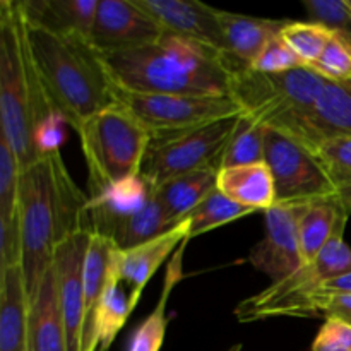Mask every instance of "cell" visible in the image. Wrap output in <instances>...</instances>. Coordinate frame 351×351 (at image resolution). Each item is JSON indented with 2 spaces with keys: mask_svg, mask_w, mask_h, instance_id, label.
Returning <instances> with one entry per match:
<instances>
[{
  "mask_svg": "<svg viewBox=\"0 0 351 351\" xmlns=\"http://www.w3.org/2000/svg\"><path fill=\"white\" fill-rule=\"evenodd\" d=\"M19 219L29 302L53 264L58 243L89 230V197L75 185L58 153L21 171Z\"/></svg>",
  "mask_w": 351,
  "mask_h": 351,
  "instance_id": "obj_1",
  "label": "cell"
},
{
  "mask_svg": "<svg viewBox=\"0 0 351 351\" xmlns=\"http://www.w3.org/2000/svg\"><path fill=\"white\" fill-rule=\"evenodd\" d=\"M101 58L120 91L211 98L232 91V72L221 51L167 31L154 43Z\"/></svg>",
  "mask_w": 351,
  "mask_h": 351,
  "instance_id": "obj_2",
  "label": "cell"
},
{
  "mask_svg": "<svg viewBox=\"0 0 351 351\" xmlns=\"http://www.w3.org/2000/svg\"><path fill=\"white\" fill-rule=\"evenodd\" d=\"M24 36L47 101L75 132L86 120L119 101L101 53L88 40L50 33L26 21Z\"/></svg>",
  "mask_w": 351,
  "mask_h": 351,
  "instance_id": "obj_3",
  "label": "cell"
},
{
  "mask_svg": "<svg viewBox=\"0 0 351 351\" xmlns=\"http://www.w3.org/2000/svg\"><path fill=\"white\" fill-rule=\"evenodd\" d=\"M34 72L24 19L14 0L0 2V134L21 163V170L40 161L36 129L53 115Z\"/></svg>",
  "mask_w": 351,
  "mask_h": 351,
  "instance_id": "obj_4",
  "label": "cell"
},
{
  "mask_svg": "<svg viewBox=\"0 0 351 351\" xmlns=\"http://www.w3.org/2000/svg\"><path fill=\"white\" fill-rule=\"evenodd\" d=\"M326 81L328 79L307 65L281 74L243 69L232 74L230 96L243 115L315 151L319 139L314 129V108L324 91Z\"/></svg>",
  "mask_w": 351,
  "mask_h": 351,
  "instance_id": "obj_5",
  "label": "cell"
},
{
  "mask_svg": "<svg viewBox=\"0 0 351 351\" xmlns=\"http://www.w3.org/2000/svg\"><path fill=\"white\" fill-rule=\"evenodd\" d=\"M77 136L88 165L89 199L139 175L151 139L149 130L122 101L86 120Z\"/></svg>",
  "mask_w": 351,
  "mask_h": 351,
  "instance_id": "obj_6",
  "label": "cell"
},
{
  "mask_svg": "<svg viewBox=\"0 0 351 351\" xmlns=\"http://www.w3.org/2000/svg\"><path fill=\"white\" fill-rule=\"evenodd\" d=\"M242 115V113H240ZM240 115L178 132L153 134L141 167V178L156 189L163 182L191 171L221 168V156Z\"/></svg>",
  "mask_w": 351,
  "mask_h": 351,
  "instance_id": "obj_7",
  "label": "cell"
},
{
  "mask_svg": "<svg viewBox=\"0 0 351 351\" xmlns=\"http://www.w3.org/2000/svg\"><path fill=\"white\" fill-rule=\"evenodd\" d=\"M264 161L273 173L276 204H308L338 195L319 154L280 130H266Z\"/></svg>",
  "mask_w": 351,
  "mask_h": 351,
  "instance_id": "obj_8",
  "label": "cell"
},
{
  "mask_svg": "<svg viewBox=\"0 0 351 351\" xmlns=\"http://www.w3.org/2000/svg\"><path fill=\"white\" fill-rule=\"evenodd\" d=\"M117 98L136 115L151 136L194 129L242 113L232 96L136 95L117 89Z\"/></svg>",
  "mask_w": 351,
  "mask_h": 351,
  "instance_id": "obj_9",
  "label": "cell"
},
{
  "mask_svg": "<svg viewBox=\"0 0 351 351\" xmlns=\"http://www.w3.org/2000/svg\"><path fill=\"white\" fill-rule=\"evenodd\" d=\"M163 34L160 23L136 0H99L89 43L99 53H115L154 43Z\"/></svg>",
  "mask_w": 351,
  "mask_h": 351,
  "instance_id": "obj_10",
  "label": "cell"
},
{
  "mask_svg": "<svg viewBox=\"0 0 351 351\" xmlns=\"http://www.w3.org/2000/svg\"><path fill=\"white\" fill-rule=\"evenodd\" d=\"M305 204H274L264 213L266 233L250 250L249 263L276 281L285 280L304 266L298 240V219Z\"/></svg>",
  "mask_w": 351,
  "mask_h": 351,
  "instance_id": "obj_11",
  "label": "cell"
},
{
  "mask_svg": "<svg viewBox=\"0 0 351 351\" xmlns=\"http://www.w3.org/2000/svg\"><path fill=\"white\" fill-rule=\"evenodd\" d=\"M91 232H79L58 243L53 257L58 298L69 351H82L84 324V263Z\"/></svg>",
  "mask_w": 351,
  "mask_h": 351,
  "instance_id": "obj_12",
  "label": "cell"
},
{
  "mask_svg": "<svg viewBox=\"0 0 351 351\" xmlns=\"http://www.w3.org/2000/svg\"><path fill=\"white\" fill-rule=\"evenodd\" d=\"M136 3L167 33L199 41L225 55V33L215 7L197 0H136Z\"/></svg>",
  "mask_w": 351,
  "mask_h": 351,
  "instance_id": "obj_13",
  "label": "cell"
},
{
  "mask_svg": "<svg viewBox=\"0 0 351 351\" xmlns=\"http://www.w3.org/2000/svg\"><path fill=\"white\" fill-rule=\"evenodd\" d=\"M185 240H189V219L182 221L175 228L168 230L163 235L146 243H141L134 249L115 250L113 266H115L123 287L129 290L134 308H136L147 281L154 276V273L160 269L168 256L177 250Z\"/></svg>",
  "mask_w": 351,
  "mask_h": 351,
  "instance_id": "obj_14",
  "label": "cell"
},
{
  "mask_svg": "<svg viewBox=\"0 0 351 351\" xmlns=\"http://www.w3.org/2000/svg\"><path fill=\"white\" fill-rule=\"evenodd\" d=\"M225 33V60L230 72L252 67L271 40L280 36L288 19H264L219 10Z\"/></svg>",
  "mask_w": 351,
  "mask_h": 351,
  "instance_id": "obj_15",
  "label": "cell"
},
{
  "mask_svg": "<svg viewBox=\"0 0 351 351\" xmlns=\"http://www.w3.org/2000/svg\"><path fill=\"white\" fill-rule=\"evenodd\" d=\"M153 189L136 175L119 182L89 199V230L112 240L120 226L129 221L149 201Z\"/></svg>",
  "mask_w": 351,
  "mask_h": 351,
  "instance_id": "obj_16",
  "label": "cell"
},
{
  "mask_svg": "<svg viewBox=\"0 0 351 351\" xmlns=\"http://www.w3.org/2000/svg\"><path fill=\"white\" fill-rule=\"evenodd\" d=\"M99 0H21L24 21L55 34L89 41Z\"/></svg>",
  "mask_w": 351,
  "mask_h": 351,
  "instance_id": "obj_17",
  "label": "cell"
},
{
  "mask_svg": "<svg viewBox=\"0 0 351 351\" xmlns=\"http://www.w3.org/2000/svg\"><path fill=\"white\" fill-rule=\"evenodd\" d=\"M31 302L23 267L0 269V351H29Z\"/></svg>",
  "mask_w": 351,
  "mask_h": 351,
  "instance_id": "obj_18",
  "label": "cell"
},
{
  "mask_svg": "<svg viewBox=\"0 0 351 351\" xmlns=\"http://www.w3.org/2000/svg\"><path fill=\"white\" fill-rule=\"evenodd\" d=\"M29 351H69L53 264L31 300Z\"/></svg>",
  "mask_w": 351,
  "mask_h": 351,
  "instance_id": "obj_19",
  "label": "cell"
},
{
  "mask_svg": "<svg viewBox=\"0 0 351 351\" xmlns=\"http://www.w3.org/2000/svg\"><path fill=\"white\" fill-rule=\"evenodd\" d=\"M117 245L106 237L91 233L84 263V324H82V351H96L95 322L99 302L105 293L113 266Z\"/></svg>",
  "mask_w": 351,
  "mask_h": 351,
  "instance_id": "obj_20",
  "label": "cell"
},
{
  "mask_svg": "<svg viewBox=\"0 0 351 351\" xmlns=\"http://www.w3.org/2000/svg\"><path fill=\"white\" fill-rule=\"evenodd\" d=\"M350 213L338 197L319 199L305 204L298 219L302 263L311 264L322 247L336 235H343Z\"/></svg>",
  "mask_w": 351,
  "mask_h": 351,
  "instance_id": "obj_21",
  "label": "cell"
},
{
  "mask_svg": "<svg viewBox=\"0 0 351 351\" xmlns=\"http://www.w3.org/2000/svg\"><path fill=\"white\" fill-rule=\"evenodd\" d=\"M218 191L252 211L266 213L276 204L273 173L266 161L221 168L218 173Z\"/></svg>",
  "mask_w": 351,
  "mask_h": 351,
  "instance_id": "obj_22",
  "label": "cell"
},
{
  "mask_svg": "<svg viewBox=\"0 0 351 351\" xmlns=\"http://www.w3.org/2000/svg\"><path fill=\"white\" fill-rule=\"evenodd\" d=\"M218 173L216 168L191 171L180 177L170 178L153 189L158 201L163 206L171 226L180 225L191 216V213L218 189Z\"/></svg>",
  "mask_w": 351,
  "mask_h": 351,
  "instance_id": "obj_23",
  "label": "cell"
},
{
  "mask_svg": "<svg viewBox=\"0 0 351 351\" xmlns=\"http://www.w3.org/2000/svg\"><path fill=\"white\" fill-rule=\"evenodd\" d=\"M189 240H185L177 250H175L173 257L168 263L167 273H165L163 280V291L158 300L156 307L153 308L149 315L137 326L134 331L132 339L129 343V350L127 351H160L163 346L165 336H167V305L170 300V295L173 288L180 283L182 276H184V254L185 247H187Z\"/></svg>",
  "mask_w": 351,
  "mask_h": 351,
  "instance_id": "obj_24",
  "label": "cell"
},
{
  "mask_svg": "<svg viewBox=\"0 0 351 351\" xmlns=\"http://www.w3.org/2000/svg\"><path fill=\"white\" fill-rule=\"evenodd\" d=\"M115 257V256H113ZM115 266H112L105 293L99 302L95 322V346L96 351H108L115 341L120 329L125 326L127 319L132 315L134 307L130 302V293L125 287L122 288Z\"/></svg>",
  "mask_w": 351,
  "mask_h": 351,
  "instance_id": "obj_25",
  "label": "cell"
},
{
  "mask_svg": "<svg viewBox=\"0 0 351 351\" xmlns=\"http://www.w3.org/2000/svg\"><path fill=\"white\" fill-rule=\"evenodd\" d=\"M314 129L319 144L328 137H351V79L326 81L314 108Z\"/></svg>",
  "mask_w": 351,
  "mask_h": 351,
  "instance_id": "obj_26",
  "label": "cell"
},
{
  "mask_svg": "<svg viewBox=\"0 0 351 351\" xmlns=\"http://www.w3.org/2000/svg\"><path fill=\"white\" fill-rule=\"evenodd\" d=\"M171 228H175V226H171L163 206L158 201L156 194L153 191L149 201L129 221H125L120 226V230L115 233L112 242L115 243L117 249L129 250L141 245V243H146L149 240L156 239V237L163 235V233H167Z\"/></svg>",
  "mask_w": 351,
  "mask_h": 351,
  "instance_id": "obj_27",
  "label": "cell"
},
{
  "mask_svg": "<svg viewBox=\"0 0 351 351\" xmlns=\"http://www.w3.org/2000/svg\"><path fill=\"white\" fill-rule=\"evenodd\" d=\"M266 130L267 127L242 113L235 132L221 156V168L263 163L264 149H266Z\"/></svg>",
  "mask_w": 351,
  "mask_h": 351,
  "instance_id": "obj_28",
  "label": "cell"
},
{
  "mask_svg": "<svg viewBox=\"0 0 351 351\" xmlns=\"http://www.w3.org/2000/svg\"><path fill=\"white\" fill-rule=\"evenodd\" d=\"M252 209L237 204L218 189L213 191L189 216V240L252 215Z\"/></svg>",
  "mask_w": 351,
  "mask_h": 351,
  "instance_id": "obj_29",
  "label": "cell"
},
{
  "mask_svg": "<svg viewBox=\"0 0 351 351\" xmlns=\"http://www.w3.org/2000/svg\"><path fill=\"white\" fill-rule=\"evenodd\" d=\"M322 163L335 182L338 195L346 211L351 215V137L336 136L328 137L315 149Z\"/></svg>",
  "mask_w": 351,
  "mask_h": 351,
  "instance_id": "obj_30",
  "label": "cell"
},
{
  "mask_svg": "<svg viewBox=\"0 0 351 351\" xmlns=\"http://www.w3.org/2000/svg\"><path fill=\"white\" fill-rule=\"evenodd\" d=\"M332 31L328 27L321 26L307 21H288L287 26L281 31V38L288 43V47L298 55L304 65H312L319 57H321L322 50L331 40Z\"/></svg>",
  "mask_w": 351,
  "mask_h": 351,
  "instance_id": "obj_31",
  "label": "cell"
},
{
  "mask_svg": "<svg viewBox=\"0 0 351 351\" xmlns=\"http://www.w3.org/2000/svg\"><path fill=\"white\" fill-rule=\"evenodd\" d=\"M314 72L328 81H348L351 79V40L335 33L322 50L321 57L308 65Z\"/></svg>",
  "mask_w": 351,
  "mask_h": 351,
  "instance_id": "obj_32",
  "label": "cell"
},
{
  "mask_svg": "<svg viewBox=\"0 0 351 351\" xmlns=\"http://www.w3.org/2000/svg\"><path fill=\"white\" fill-rule=\"evenodd\" d=\"M302 3L311 23L321 24L351 40V10L346 0H304Z\"/></svg>",
  "mask_w": 351,
  "mask_h": 351,
  "instance_id": "obj_33",
  "label": "cell"
},
{
  "mask_svg": "<svg viewBox=\"0 0 351 351\" xmlns=\"http://www.w3.org/2000/svg\"><path fill=\"white\" fill-rule=\"evenodd\" d=\"M298 67H304V62L288 47L287 41L280 34V36L269 41V45L254 60L250 69L257 72H264V74H281V72H290Z\"/></svg>",
  "mask_w": 351,
  "mask_h": 351,
  "instance_id": "obj_34",
  "label": "cell"
},
{
  "mask_svg": "<svg viewBox=\"0 0 351 351\" xmlns=\"http://www.w3.org/2000/svg\"><path fill=\"white\" fill-rule=\"evenodd\" d=\"M312 351H351V326L339 319L328 317L311 346Z\"/></svg>",
  "mask_w": 351,
  "mask_h": 351,
  "instance_id": "obj_35",
  "label": "cell"
},
{
  "mask_svg": "<svg viewBox=\"0 0 351 351\" xmlns=\"http://www.w3.org/2000/svg\"><path fill=\"white\" fill-rule=\"evenodd\" d=\"M65 125L67 122L58 113H53L38 127L34 134V144H36V153L40 160L60 151L65 139Z\"/></svg>",
  "mask_w": 351,
  "mask_h": 351,
  "instance_id": "obj_36",
  "label": "cell"
},
{
  "mask_svg": "<svg viewBox=\"0 0 351 351\" xmlns=\"http://www.w3.org/2000/svg\"><path fill=\"white\" fill-rule=\"evenodd\" d=\"M321 314L326 319L335 317L351 326V295H335L326 298L321 305Z\"/></svg>",
  "mask_w": 351,
  "mask_h": 351,
  "instance_id": "obj_37",
  "label": "cell"
},
{
  "mask_svg": "<svg viewBox=\"0 0 351 351\" xmlns=\"http://www.w3.org/2000/svg\"><path fill=\"white\" fill-rule=\"evenodd\" d=\"M226 351H242V345H240V343L239 345H233L232 348H228Z\"/></svg>",
  "mask_w": 351,
  "mask_h": 351,
  "instance_id": "obj_38",
  "label": "cell"
},
{
  "mask_svg": "<svg viewBox=\"0 0 351 351\" xmlns=\"http://www.w3.org/2000/svg\"><path fill=\"white\" fill-rule=\"evenodd\" d=\"M346 5H348L350 10H351V0H346Z\"/></svg>",
  "mask_w": 351,
  "mask_h": 351,
  "instance_id": "obj_39",
  "label": "cell"
}]
</instances>
